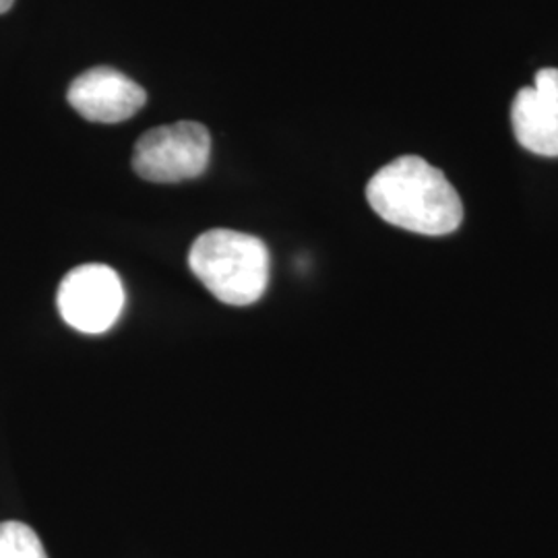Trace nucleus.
I'll return each mask as SVG.
<instances>
[{"label":"nucleus","mask_w":558,"mask_h":558,"mask_svg":"<svg viewBox=\"0 0 558 558\" xmlns=\"http://www.w3.org/2000/svg\"><path fill=\"white\" fill-rule=\"evenodd\" d=\"M366 199L380 220L424 236H445L463 221L453 184L418 156L389 161L368 180Z\"/></svg>","instance_id":"f257e3e1"},{"label":"nucleus","mask_w":558,"mask_h":558,"mask_svg":"<svg viewBox=\"0 0 558 558\" xmlns=\"http://www.w3.org/2000/svg\"><path fill=\"white\" fill-rule=\"evenodd\" d=\"M189 267L223 304L248 306L259 302L269 286L271 257L257 236L216 228L193 242Z\"/></svg>","instance_id":"f03ea898"},{"label":"nucleus","mask_w":558,"mask_h":558,"mask_svg":"<svg viewBox=\"0 0 558 558\" xmlns=\"http://www.w3.org/2000/svg\"><path fill=\"white\" fill-rule=\"evenodd\" d=\"M211 158V135L193 120L163 124L141 135L133 149V170L147 182L172 184L199 179Z\"/></svg>","instance_id":"7ed1b4c3"},{"label":"nucleus","mask_w":558,"mask_h":558,"mask_svg":"<svg viewBox=\"0 0 558 558\" xmlns=\"http://www.w3.org/2000/svg\"><path fill=\"white\" fill-rule=\"evenodd\" d=\"M57 306L69 327L87 336H100L120 319L124 286L112 267L85 263L60 281Z\"/></svg>","instance_id":"20e7f679"},{"label":"nucleus","mask_w":558,"mask_h":558,"mask_svg":"<svg viewBox=\"0 0 558 558\" xmlns=\"http://www.w3.org/2000/svg\"><path fill=\"white\" fill-rule=\"evenodd\" d=\"M66 100L73 110L89 122L117 124L133 119L147 101V94L137 81L112 66H96L69 85Z\"/></svg>","instance_id":"39448f33"},{"label":"nucleus","mask_w":558,"mask_h":558,"mask_svg":"<svg viewBox=\"0 0 558 558\" xmlns=\"http://www.w3.org/2000/svg\"><path fill=\"white\" fill-rule=\"evenodd\" d=\"M511 124L523 149L558 158V69H539L534 87L519 89Z\"/></svg>","instance_id":"423d86ee"},{"label":"nucleus","mask_w":558,"mask_h":558,"mask_svg":"<svg viewBox=\"0 0 558 558\" xmlns=\"http://www.w3.org/2000/svg\"><path fill=\"white\" fill-rule=\"evenodd\" d=\"M0 558H48L38 534L21 521L0 523Z\"/></svg>","instance_id":"0eeeda50"},{"label":"nucleus","mask_w":558,"mask_h":558,"mask_svg":"<svg viewBox=\"0 0 558 558\" xmlns=\"http://www.w3.org/2000/svg\"><path fill=\"white\" fill-rule=\"evenodd\" d=\"M13 4H15V0H0V15L7 13V11H11Z\"/></svg>","instance_id":"6e6552de"}]
</instances>
